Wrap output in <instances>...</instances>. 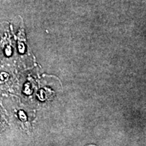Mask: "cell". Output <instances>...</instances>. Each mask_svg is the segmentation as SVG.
<instances>
[{"label": "cell", "mask_w": 146, "mask_h": 146, "mask_svg": "<svg viewBox=\"0 0 146 146\" xmlns=\"http://www.w3.org/2000/svg\"><path fill=\"white\" fill-rule=\"evenodd\" d=\"M9 78V74L6 72H1L0 73V83H3L5 81H8Z\"/></svg>", "instance_id": "1"}, {"label": "cell", "mask_w": 146, "mask_h": 146, "mask_svg": "<svg viewBox=\"0 0 146 146\" xmlns=\"http://www.w3.org/2000/svg\"><path fill=\"white\" fill-rule=\"evenodd\" d=\"M5 54H6V56H10L11 54H12V49H11V47L10 46H8L6 47V49H5Z\"/></svg>", "instance_id": "2"}, {"label": "cell", "mask_w": 146, "mask_h": 146, "mask_svg": "<svg viewBox=\"0 0 146 146\" xmlns=\"http://www.w3.org/2000/svg\"><path fill=\"white\" fill-rule=\"evenodd\" d=\"M90 146H93V145H90Z\"/></svg>", "instance_id": "3"}]
</instances>
